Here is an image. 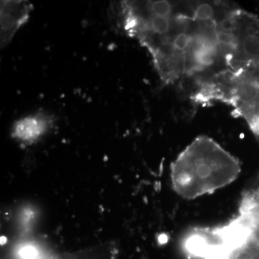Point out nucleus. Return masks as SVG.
<instances>
[{"instance_id":"1","label":"nucleus","mask_w":259,"mask_h":259,"mask_svg":"<svg viewBox=\"0 0 259 259\" xmlns=\"http://www.w3.org/2000/svg\"><path fill=\"white\" fill-rule=\"evenodd\" d=\"M241 171L234 156L211 138L199 136L171 163L172 187L182 198L194 199L229 185Z\"/></svg>"},{"instance_id":"2","label":"nucleus","mask_w":259,"mask_h":259,"mask_svg":"<svg viewBox=\"0 0 259 259\" xmlns=\"http://www.w3.org/2000/svg\"><path fill=\"white\" fill-rule=\"evenodd\" d=\"M194 102L220 101L231 105L259 138V66L224 68L199 81Z\"/></svg>"},{"instance_id":"3","label":"nucleus","mask_w":259,"mask_h":259,"mask_svg":"<svg viewBox=\"0 0 259 259\" xmlns=\"http://www.w3.org/2000/svg\"><path fill=\"white\" fill-rule=\"evenodd\" d=\"M225 67L259 66V18L241 9H228L217 23Z\"/></svg>"},{"instance_id":"4","label":"nucleus","mask_w":259,"mask_h":259,"mask_svg":"<svg viewBox=\"0 0 259 259\" xmlns=\"http://www.w3.org/2000/svg\"><path fill=\"white\" fill-rule=\"evenodd\" d=\"M33 6L26 1H1V47L11 41L17 31L28 22Z\"/></svg>"},{"instance_id":"5","label":"nucleus","mask_w":259,"mask_h":259,"mask_svg":"<svg viewBox=\"0 0 259 259\" xmlns=\"http://www.w3.org/2000/svg\"><path fill=\"white\" fill-rule=\"evenodd\" d=\"M49 122V117L41 114L28 116L15 123L13 136L22 141L31 142L45 132Z\"/></svg>"},{"instance_id":"6","label":"nucleus","mask_w":259,"mask_h":259,"mask_svg":"<svg viewBox=\"0 0 259 259\" xmlns=\"http://www.w3.org/2000/svg\"><path fill=\"white\" fill-rule=\"evenodd\" d=\"M20 255L23 259H34L37 255V250L32 246L24 247L20 250Z\"/></svg>"}]
</instances>
